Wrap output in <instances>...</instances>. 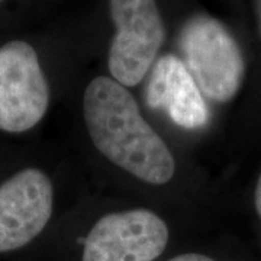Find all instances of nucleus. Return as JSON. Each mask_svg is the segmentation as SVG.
Instances as JSON below:
<instances>
[{"instance_id": "f03ea898", "label": "nucleus", "mask_w": 261, "mask_h": 261, "mask_svg": "<svg viewBox=\"0 0 261 261\" xmlns=\"http://www.w3.org/2000/svg\"><path fill=\"white\" fill-rule=\"evenodd\" d=\"M183 64L199 90L215 102L232 100L245 74L241 48L222 22L209 15H193L178 34Z\"/></svg>"}, {"instance_id": "20e7f679", "label": "nucleus", "mask_w": 261, "mask_h": 261, "mask_svg": "<svg viewBox=\"0 0 261 261\" xmlns=\"http://www.w3.org/2000/svg\"><path fill=\"white\" fill-rule=\"evenodd\" d=\"M49 86L37 51L23 41L0 47V130L20 134L45 116Z\"/></svg>"}, {"instance_id": "9d476101", "label": "nucleus", "mask_w": 261, "mask_h": 261, "mask_svg": "<svg viewBox=\"0 0 261 261\" xmlns=\"http://www.w3.org/2000/svg\"><path fill=\"white\" fill-rule=\"evenodd\" d=\"M255 8H257V18H258V23H260L261 31V0H255Z\"/></svg>"}, {"instance_id": "7ed1b4c3", "label": "nucleus", "mask_w": 261, "mask_h": 261, "mask_svg": "<svg viewBox=\"0 0 261 261\" xmlns=\"http://www.w3.org/2000/svg\"><path fill=\"white\" fill-rule=\"evenodd\" d=\"M115 37L108 67L123 87L142 82L157 60L166 39V27L155 0H109Z\"/></svg>"}, {"instance_id": "9b49d317", "label": "nucleus", "mask_w": 261, "mask_h": 261, "mask_svg": "<svg viewBox=\"0 0 261 261\" xmlns=\"http://www.w3.org/2000/svg\"><path fill=\"white\" fill-rule=\"evenodd\" d=\"M0 2H2V0H0Z\"/></svg>"}, {"instance_id": "39448f33", "label": "nucleus", "mask_w": 261, "mask_h": 261, "mask_svg": "<svg viewBox=\"0 0 261 261\" xmlns=\"http://www.w3.org/2000/svg\"><path fill=\"white\" fill-rule=\"evenodd\" d=\"M168 244L166 222L151 211L102 216L87 233L83 261H154Z\"/></svg>"}, {"instance_id": "423d86ee", "label": "nucleus", "mask_w": 261, "mask_h": 261, "mask_svg": "<svg viewBox=\"0 0 261 261\" xmlns=\"http://www.w3.org/2000/svg\"><path fill=\"white\" fill-rule=\"evenodd\" d=\"M54 206L47 174L25 168L0 186V252L25 247L44 231Z\"/></svg>"}, {"instance_id": "1a4fd4ad", "label": "nucleus", "mask_w": 261, "mask_h": 261, "mask_svg": "<svg viewBox=\"0 0 261 261\" xmlns=\"http://www.w3.org/2000/svg\"><path fill=\"white\" fill-rule=\"evenodd\" d=\"M254 203H255V211L261 218V174L257 181V187H255V193H254Z\"/></svg>"}, {"instance_id": "0eeeda50", "label": "nucleus", "mask_w": 261, "mask_h": 261, "mask_svg": "<svg viewBox=\"0 0 261 261\" xmlns=\"http://www.w3.org/2000/svg\"><path fill=\"white\" fill-rule=\"evenodd\" d=\"M145 102L154 111H163L183 129H200L209 121L202 92L189 74L183 61L174 54L160 57L149 74Z\"/></svg>"}, {"instance_id": "f257e3e1", "label": "nucleus", "mask_w": 261, "mask_h": 261, "mask_svg": "<svg viewBox=\"0 0 261 261\" xmlns=\"http://www.w3.org/2000/svg\"><path fill=\"white\" fill-rule=\"evenodd\" d=\"M84 122L94 147L115 166L149 185H166L176 160L141 115L134 96L116 80L99 75L83 97Z\"/></svg>"}, {"instance_id": "6e6552de", "label": "nucleus", "mask_w": 261, "mask_h": 261, "mask_svg": "<svg viewBox=\"0 0 261 261\" xmlns=\"http://www.w3.org/2000/svg\"><path fill=\"white\" fill-rule=\"evenodd\" d=\"M167 261H215L207 255H202V254H196V252H189V254H181L177 257H173Z\"/></svg>"}]
</instances>
